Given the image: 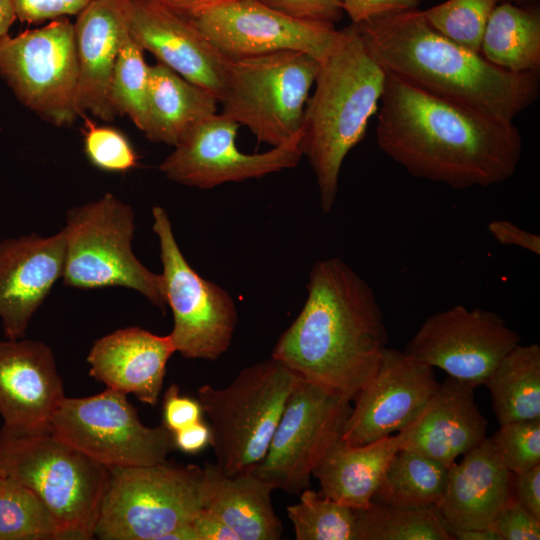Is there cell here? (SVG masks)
Returning <instances> with one entry per match:
<instances>
[{"label": "cell", "instance_id": "cell-50", "mask_svg": "<svg viewBox=\"0 0 540 540\" xmlns=\"http://www.w3.org/2000/svg\"><path fill=\"white\" fill-rule=\"evenodd\" d=\"M499 1H505V2H511V1H535V0H499Z\"/></svg>", "mask_w": 540, "mask_h": 540}, {"label": "cell", "instance_id": "cell-35", "mask_svg": "<svg viewBox=\"0 0 540 540\" xmlns=\"http://www.w3.org/2000/svg\"><path fill=\"white\" fill-rule=\"evenodd\" d=\"M499 0H447L422 11L426 21L450 40L480 53L488 18Z\"/></svg>", "mask_w": 540, "mask_h": 540}, {"label": "cell", "instance_id": "cell-51", "mask_svg": "<svg viewBox=\"0 0 540 540\" xmlns=\"http://www.w3.org/2000/svg\"><path fill=\"white\" fill-rule=\"evenodd\" d=\"M2 476L0 475V482H1Z\"/></svg>", "mask_w": 540, "mask_h": 540}, {"label": "cell", "instance_id": "cell-5", "mask_svg": "<svg viewBox=\"0 0 540 540\" xmlns=\"http://www.w3.org/2000/svg\"><path fill=\"white\" fill-rule=\"evenodd\" d=\"M0 475L31 489L58 520L64 540L95 538L110 469L64 442L51 430L0 429Z\"/></svg>", "mask_w": 540, "mask_h": 540}, {"label": "cell", "instance_id": "cell-7", "mask_svg": "<svg viewBox=\"0 0 540 540\" xmlns=\"http://www.w3.org/2000/svg\"><path fill=\"white\" fill-rule=\"evenodd\" d=\"M319 70L314 56L293 50L231 59L219 98L222 114L272 147L301 134Z\"/></svg>", "mask_w": 540, "mask_h": 540}, {"label": "cell", "instance_id": "cell-22", "mask_svg": "<svg viewBox=\"0 0 540 540\" xmlns=\"http://www.w3.org/2000/svg\"><path fill=\"white\" fill-rule=\"evenodd\" d=\"M175 352L169 335L127 327L96 340L87 362L90 375L107 388L132 393L154 406L162 391L167 362Z\"/></svg>", "mask_w": 540, "mask_h": 540}, {"label": "cell", "instance_id": "cell-11", "mask_svg": "<svg viewBox=\"0 0 540 540\" xmlns=\"http://www.w3.org/2000/svg\"><path fill=\"white\" fill-rule=\"evenodd\" d=\"M158 237L170 334L175 351L188 359L215 361L230 347L238 322L235 302L224 288L200 276L181 252L166 211L152 209Z\"/></svg>", "mask_w": 540, "mask_h": 540}, {"label": "cell", "instance_id": "cell-15", "mask_svg": "<svg viewBox=\"0 0 540 540\" xmlns=\"http://www.w3.org/2000/svg\"><path fill=\"white\" fill-rule=\"evenodd\" d=\"M520 340L496 312L455 305L428 317L404 351L476 388Z\"/></svg>", "mask_w": 540, "mask_h": 540}, {"label": "cell", "instance_id": "cell-38", "mask_svg": "<svg viewBox=\"0 0 540 540\" xmlns=\"http://www.w3.org/2000/svg\"><path fill=\"white\" fill-rule=\"evenodd\" d=\"M501 540H539L540 518L518 503L513 497L490 525Z\"/></svg>", "mask_w": 540, "mask_h": 540}, {"label": "cell", "instance_id": "cell-1", "mask_svg": "<svg viewBox=\"0 0 540 540\" xmlns=\"http://www.w3.org/2000/svg\"><path fill=\"white\" fill-rule=\"evenodd\" d=\"M376 141L411 175L455 190L489 187L515 173L522 138L504 122L386 73Z\"/></svg>", "mask_w": 540, "mask_h": 540}, {"label": "cell", "instance_id": "cell-39", "mask_svg": "<svg viewBox=\"0 0 540 540\" xmlns=\"http://www.w3.org/2000/svg\"><path fill=\"white\" fill-rule=\"evenodd\" d=\"M288 16L315 22H339L343 10L340 0H259Z\"/></svg>", "mask_w": 540, "mask_h": 540}, {"label": "cell", "instance_id": "cell-46", "mask_svg": "<svg viewBox=\"0 0 540 540\" xmlns=\"http://www.w3.org/2000/svg\"><path fill=\"white\" fill-rule=\"evenodd\" d=\"M175 449L187 454H197L211 442L209 425L202 420L173 433Z\"/></svg>", "mask_w": 540, "mask_h": 540}, {"label": "cell", "instance_id": "cell-6", "mask_svg": "<svg viewBox=\"0 0 540 540\" xmlns=\"http://www.w3.org/2000/svg\"><path fill=\"white\" fill-rule=\"evenodd\" d=\"M299 376L270 357L243 368L226 387L198 389L216 464L228 475L251 472L265 457Z\"/></svg>", "mask_w": 540, "mask_h": 540}, {"label": "cell", "instance_id": "cell-3", "mask_svg": "<svg viewBox=\"0 0 540 540\" xmlns=\"http://www.w3.org/2000/svg\"><path fill=\"white\" fill-rule=\"evenodd\" d=\"M355 25L386 73L494 119L513 122L539 95V73H513L490 63L435 30L417 8Z\"/></svg>", "mask_w": 540, "mask_h": 540}, {"label": "cell", "instance_id": "cell-26", "mask_svg": "<svg viewBox=\"0 0 540 540\" xmlns=\"http://www.w3.org/2000/svg\"><path fill=\"white\" fill-rule=\"evenodd\" d=\"M202 472V508L218 516L239 540L281 538L283 526L267 482L252 472L230 476L216 462H206Z\"/></svg>", "mask_w": 540, "mask_h": 540}, {"label": "cell", "instance_id": "cell-30", "mask_svg": "<svg viewBox=\"0 0 540 540\" xmlns=\"http://www.w3.org/2000/svg\"><path fill=\"white\" fill-rule=\"evenodd\" d=\"M448 469L442 463L403 446L386 468L373 500L400 507L438 506Z\"/></svg>", "mask_w": 540, "mask_h": 540}, {"label": "cell", "instance_id": "cell-42", "mask_svg": "<svg viewBox=\"0 0 540 540\" xmlns=\"http://www.w3.org/2000/svg\"><path fill=\"white\" fill-rule=\"evenodd\" d=\"M421 0H340L343 12L358 24L386 14L416 9Z\"/></svg>", "mask_w": 540, "mask_h": 540}, {"label": "cell", "instance_id": "cell-37", "mask_svg": "<svg viewBox=\"0 0 540 540\" xmlns=\"http://www.w3.org/2000/svg\"><path fill=\"white\" fill-rule=\"evenodd\" d=\"M489 439L511 473H521L540 464V418L501 424Z\"/></svg>", "mask_w": 540, "mask_h": 540}, {"label": "cell", "instance_id": "cell-10", "mask_svg": "<svg viewBox=\"0 0 540 540\" xmlns=\"http://www.w3.org/2000/svg\"><path fill=\"white\" fill-rule=\"evenodd\" d=\"M74 23L67 17L0 40V76L27 108L55 126L79 117Z\"/></svg>", "mask_w": 540, "mask_h": 540}, {"label": "cell", "instance_id": "cell-16", "mask_svg": "<svg viewBox=\"0 0 540 540\" xmlns=\"http://www.w3.org/2000/svg\"><path fill=\"white\" fill-rule=\"evenodd\" d=\"M187 18L231 59L293 50L320 60L339 32L334 24L297 19L259 0H227Z\"/></svg>", "mask_w": 540, "mask_h": 540}, {"label": "cell", "instance_id": "cell-45", "mask_svg": "<svg viewBox=\"0 0 540 540\" xmlns=\"http://www.w3.org/2000/svg\"><path fill=\"white\" fill-rule=\"evenodd\" d=\"M191 525L197 540H239L218 516L203 508L192 519Z\"/></svg>", "mask_w": 540, "mask_h": 540}, {"label": "cell", "instance_id": "cell-25", "mask_svg": "<svg viewBox=\"0 0 540 540\" xmlns=\"http://www.w3.org/2000/svg\"><path fill=\"white\" fill-rule=\"evenodd\" d=\"M414 423L359 446L349 445L341 437L335 440L312 471L320 483V494L355 509L369 507L386 468L406 443Z\"/></svg>", "mask_w": 540, "mask_h": 540}, {"label": "cell", "instance_id": "cell-41", "mask_svg": "<svg viewBox=\"0 0 540 540\" xmlns=\"http://www.w3.org/2000/svg\"><path fill=\"white\" fill-rule=\"evenodd\" d=\"M203 410L198 399L179 394V387L172 384L163 400V424L172 433L202 420Z\"/></svg>", "mask_w": 540, "mask_h": 540}, {"label": "cell", "instance_id": "cell-18", "mask_svg": "<svg viewBox=\"0 0 540 540\" xmlns=\"http://www.w3.org/2000/svg\"><path fill=\"white\" fill-rule=\"evenodd\" d=\"M129 34L159 63L213 94L219 102L231 58L185 16L147 0H129Z\"/></svg>", "mask_w": 540, "mask_h": 540}, {"label": "cell", "instance_id": "cell-44", "mask_svg": "<svg viewBox=\"0 0 540 540\" xmlns=\"http://www.w3.org/2000/svg\"><path fill=\"white\" fill-rule=\"evenodd\" d=\"M488 231L502 244L517 246L536 255L540 254V236L526 231L508 220H493L488 223Z\"/></svg>", "mask_w": 540, "mask_h": 540}, {"label": "cell", "instance_id": "cell-43", "mask_svg": "<svg viewBox=\"0 0 540 540\" xmlns=\"http://www.w3.org/2000/svg\"><path fill=\"white\" fill-rule=\"evenodd\" d=\"M513 498L540 518V464L521 473H511Z\"/></svg>", "mask_w": 540, "mask_h": 540}, {"label": "cell", "instance_id": "cell-9", "mask_svg": "<svg viewBox=\"0 0 540 540\" xmlns=\"http://www.w3.org/2000/svg\"><path fill=\"white\" fill-rule=\"evenodd\" d=\"M202 468L169 464L116 467L103 495L95 537L163 540L202 509Z\"/></svg>", "mask_w": 540, "mask_h": 540}, {"label": "cell", "instance_id": "cell-36", "mask_svg": "<svg viewBox=\"0 0 540 540\" xmlns=\"http://www.w3.org/2000/svg\"><path fill=\"white\" fill-rule=\"evenodd\" d=\"M84 152L96 168L113 173L127 172L138 164V155L129 139L111 126L97 125L82 116Z\"/></svg>", "mask_w": 540, "mask_h": 540}, {"label": "cell", "instance_id": "cell-20", "mask_svg": "<svg viewBox=\"0 0 540 540\" xmlns=\"http://www.w3.org/2000/svg\"><path fill=\"white\" fill-rule=\"evenodd\" d=\"M66 241L62 229L0 242V318L7 339L24 337L29 322L63 275Z\"/></svg>", "mask_w": 540, "mask_h": 540}, {"label": "cell", "instance_id": "cell-28", "mask_svg": "<svg viewBox=\"0 0 540 540\" xmlns=\"http://www.w3.org/2000/svg\"><path fill=\"white\" fill-rule=\"evenodd\" d=\"M481 55L513 73H539L540 9L536 5L497 4L481 41Z\"/></svg>", "mask_w": 540, "mask_h": 540}, {"label": "cell", "instance_id": "cell-14", "mask_svg": "<svg viewBox=\"0 0 540 540\" xmlns=\"http://www.w3.org/2000/svg\"><path fill=\"white\" fill-rule=\"evenodd\" d=\"M239 127L222 113L198 121L183 133L159 170L173 182L211 189L294 168L303 156L302 131L291 141L268 151L248 154L236 146Z\"/></svg>", "mask_w": 540, "mask_h": 540}, {"label": "cell", "instance_id": "cell-23", "mask_svg": "<svg viewBox=\"0 0 540 540\" xmlns=\"http://www.w3.org/2000/svg\"><path fill=\"white\" fill-rule=\"evenodd\" d=\"M512 497L511 472L485 438L448 469L437 508L450 533L490 528Z\"/></svg>", "mask_w": 540, "mask_h": 540}, {"label": "cell", "instance_id": "cell-40", "mask_svg": "<svg viewBox=\"0 0 540 540\" xmlns=\"http://www.w3.org/2000/svg\"><path fill=\"white\" fill-rule=\"evenodd\" d=\"M92 0H12L16 17L31 24L77 15Z\"/></svg>", "mask_w": 540, "mask_h": 540}, {"label": "cell", "instance_id": "cell-2", "mask_svg": "<svg viewBox=\"0 0 540 540\" xmlns=\"http://www.w3.org/2000/svg\"><path fill=\"white\" fill-rule=\"evenodd\" d=\"M387 342L371 286L344 260L327 258L311 268L304 306L271 357L353 400L375 373Z\"/></svg>", "mask_w": 540, "mask_h": 540}, {"label": "cell", "instance_id": "cell-12", "mask_svg": "<svg viewBox=\"0 0 540 540\" xmlns=\"http://www.w3.org/2000/svg\"><path fill=\"white\" fill-rule=\"evenodd\" d=\"M51 431L109 469L160 464L175 450L173 433L164 424L143 425L126 394L110 388L84 398L64 397Z\"/></svg>", "mask_w": 540, "mask_h": 540}, {"label": "cell", "instance_id": "cell-32", "mask_svg": "<svg viewBox=\"0 0 540 540\" xmlns=\"http://www.w3.org/2000/svg\"><path fill=\"white\" fill-rule=\"evenodd\" d=\"M55 539H64V534L51 510L31 489L2 476L0 540Z\"/></svg>", "mask_w": 540, "mask_h": 540}, {"label": "cell", "instance_id": "cell-24", "mask_svg": "<svg viewBox=\"0 0 540 540\" xmlns=\"http://www.w3.org/2000/svg\"><path fill=\"white\" fill-rule=\"evenodd\" d=\"M475 387L448 376L424 414L414 423L405 447L450 468L486 438L488 422L478 408Z\"/></svg>", "mask_w": 540, "mask_h": 540}, {"label": "cell", "instance_id": "cell-48", "mask_svg": "<svg viewBox=\"0 0 540 540\" xmlns=\"http://www.w3.org/2000/svg\"><path fill=\"white\" fill-rule=\"evenodd\" d=\"M451 534L454 540H501L492 528L456 530Z\"/></svg>", "mask_w": 540, "mask_h": 540}, {"label": "cell", "instance_id": "cell-21", "mask_svg": "<svg viewBox=\"0 0 540 540\" xmlns=\"http://www.w3.org/2000/svg\"><path fill=\"white\" fill-rule=\"evenodd\" d=\"M129 0H92L74 23L78 56L76 109L110 122L118 115L110 83L121 47L129 35Z\"/></svg>", "mask_w": 540, "mask_h": 540}, {"label": "cell", "instance_id": "cell-33", "mask_svg": "<svg viewBox=\"0 0 540 540\" xmlns=\"http://www.w3.org/2000/svg\"><path fill=\"white\" fill-rule=\"evenodd\" d=\"M296 540H358L357 509L322 496L310 488L287 507Z\"/></svg>", "mask_w": 540, "mask_h": 540}, {"label": "cell", "instance_id": "cell-49", "mask_svg": "<svg viewBox=\"0 0 540 540\" xmlns=\"http://www.w3.org/2000/svg\"><path fill=\"white\" fill-rule=\"evenodd\" d=\"M16 18L12 0H0V40L8 34Z\"/></svg>", "mask_w": 540, "mask_h": 540}, {"label": "cell", "instance_id": "cell-47", "mask_svg": "<svg viewBox=\"0 0 540 540\" xmlns=\"http://www.w3.org/2000/svg\"><path fill=\"white\" fill-rule=\"evenodd\" d=\"M168 9H171L182 16L191 17L211 6L225 2L227 0H147Z\"/></svg>", "mask_w": 540, "mask_h": 540}, {"label": "cell", "instance_id": "cell-13", "mask_svg": "<svg viewBox=\"0 0 540 540\" xmlns=\"http://www.w3.org/2000/svg\"><path fill=\"white\" fill-rule=\"evenodd\" d=\"M350 399L299 376L263 460L251 471L273 490L300 494L312 471L341 437Z\"/></svg>", "mask_w": 540, "mask_h": 540}, {"label": "cell", "instance_id": "cell-29", "mask_svg": "<svg viewBox=\"0 0 540 540\" xmlns=\"http://www.w3.org/2000/svg\"><path fill=\"white\" fill-rule=\"evenodd\" d=\"M484 385L491 393L500 425L540 418L539 345H516L500 360Z\"/></svg>", "mask_w": 540, "mask_h": 540}, {"label": "cell", "instance_id": "cell-19", "mask_svg": "<svg viewBox=\"0 0 540 540\" xmlns=\"http://www.w3.org/2000/svg\"><path fill=\"white\" fill-rule=\"evenodd\" d=\"M64 397L48 345L21 338L0 341L2 426L21 433L50 431L52 416Z\"/></svg>", "mask_w": 540, "mask_h": 540}, {"label": "cell", "instance_id": "cell-31", "mask_svg": "<svg viewBox=\"0 0 540 540\" xmlns=\"http://www.w3.org/2000/svg\"><path fill=\"white\" fill-rule=\"evenodd\" d=\"M358 512V540H454L437 506L400 507L380 501Z\"/></svg>", "mask_w": 540, "mask_h": 540}, {"label": "cell", "instance_id": "cell-17", "mask_svg": "<svg viewBox=\"0 0 540 540\" xmlns=\"http://www.w3.org/2000/svg\"><path fill=\"white\" fill-rule=\"evenodd\" d=\"M439 386L433 367L387 347L375 373L354 397L341 438L359 446L408 428L427 410Z\"/></svg>", "mask_w": 540, "mask_h": 540}, {"label": "cell", "instance_id": "cell-4", "mask_svg": "<svg viewBox=\"0 0 540 540\" xmlns=\"http://www.w3.org/2000/svg\"><path fill=\"white\" fill-rule=\"evenodd\" d=\"M386 72L367 50L355 24L339 30L319 60L315 89L308 98L300 146L314 172L320 207L336 201L343 161L364 137L378 110Z\"/></svg>", "mask_w": 540, "mask_h": 540}, {"label": "cell", "instance_id": "cell-34", "mask_svg": "<svg viewBox=\"0 0 540 540\" xmlns=\"http://www.w3.org/2000/svg\"><path fill=\"white\" fill-rule=\"evenodd\" d=\"M149 65L144 50L132 39H125L110 83V101L118 115H127L143 131L147 115Z\"/></svg>", "mask_w": 540, "mask_h": 540}, {"label": "cell", "instance_id": "cell-27", "mask_svg": "<svg viewBox=\"0 0 540 540\" xmlns=\"http://www.w3.org/2000/svg\"><path fill=\"white\" fill-rule=\"evenodd\" d=\"M218 99L157 62L149 66L147 115L143 133L151 142L175 146L198 121L217 113Z\"/></svg>", "mask_w": 540, "mask_h": 540}, {"label": "cell", "instance_id": "cell-8", "mask_svg": "<svg viewBox=\"0 0 540 540\" xmlns=\"http://www.w3.org/2000/svg\"><path fill=\"white\" fill-rule=\"evenodd\" d=\"M66 252L63 283L79 289L125 287L164 311L161 274L147 269L132 251V208L107 193L97 201L71 208L64 227Z\"/></svg>", "mask_w": 540, "mask_h": 540}]
</instances>
